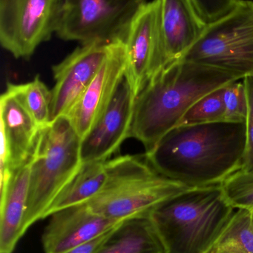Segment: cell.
<instances>
[{
  "label": "cell",
  "instance_id": "5bb4252c",
  "mask_svg": "<svg viewBox=\"0 0 253 253\" xmlns=\"http://www.w3.org/2000/svg\"><path fill=\"white\" fill-rule=\"evenodd\" d=\"M1 143L7 149L8 171L29 159L40 129L25 106L16 84L8 83L0 98Z\"/></svg>",
  "mask_w": 253,
  "mask_h": 253
},
{
  "label": "cell",
  "instance_id": "83f0119b",
  "mask_svg": "<svg viewBox=\"0 0 253 253\" xmlns=\"http://www.w3.org/2000/svg\"><path fill=\"white\" fill-rule=\"evenodd\" d=\"M141 1H144V2H146V1H147V0H141Z\"/></svg>",
  "mask_w": 253,
  "mask_h": 253
},
{
  "label": "cell",
  "instance_id": "ac0fdd59",
  "mask_svg": "<svg viewBox=\"0 0 253 253\" xmlns=\"http://www.w3.org/2000/svg\"><path fill=\"white\" fill-rule=\"evenodd\" d=\"M96 253H163L147 218L123 221Z\"/></svg>",
  "mask_w": 253,
  "mask_h": 253
},
{
  "label": "cell",
  "instance_id": "9a60e30c",
  "mask_svg": "<svg viewBox=\"0 0 253 253\" xmlns=\"http://www.w3.org/2000/svg\"><path fill=\"white\" fill-rule=\"evenodd\" d=\"M164 68L180 60L196 42L206 23L192 0H160Z\"/></svg>",
  "mask_w": 253,
  "mask_h": 253
},
{
  "label": "cell",
  "instance_id": "9c48e42d",
  "mask_svg": "<svg viewBox=\"0 0 253 253\" xmlns=\"http://www.w3.org/2000/svg\"><path fill=\"white\" fill-rule=\"evenodd\" d=\"M123 43L125 77L137 97L147 81L164 68L160 0L147 1L140 7Z\"/></svg>",
  "mask_w": 253,
  "mask_h": 253
},
{
  "label": "cell",
  "instance_id": "d4e9b609",
  "mask_svg": "<svg viewBox=\"0 0 253 253\" xmlns=\"http://www.w3.org/2000/svg\"><path fill=\"white\" fill-rule=\"evenodd\" d=\"M206 24L225 14L237 0H192Z\"/></svg>",
  "mask_w": 253,
  "mask_h": 253
},
{
  "label": "cell",
  "instance_id": "e0dca14e",
  "mask_svg": "<svg viewBox=\"0 0 253 253\" xmlns=\"http://www.w3.org/2000/svg\"><path fill=\"white\" fill-rule=\"evenodd\" d=\"M107 176L106 162L83 163L75 176L53 201L45 218L65 208L87 204L102 190Z\"/></svg>",
  "mask_w": 253,
  "mask_h": 253
},
{
  "label": "cell",
  "instance_id": "8992f818",
  "mask_svg": "<svg viewBox=\"0 0 253 253\" xmlns=\"http://www.w3.org/2000/svg\"><path fill=\"white\" fill-rule=\"evenodd\" d=\"M180 60L227 71L241 79L253 77V1L237 0L225 14L206 24Z\"/></svg>",
  "mask_w": 253,
  "mask_h": 253
},
{
  "label": "cell",
  "instance_id": "484cf974",
  "mask_svg": "<svg viewBox=\"0 0 253 253\" xmlns=\"http://www.w3.org/2000/svg\"><path fill=\"white\" fill-rule=\"evenodd\" d=\"M115 228L113 229L111 231L107 232V233L101 235V236L93 239V240L89 241L86 243L79 245V246L71 248V249L68 250L65 252L61 253H96L101 249V247L104 245V243L108 240V238L110 237Z\"/></svg>",
  "mask_w": 253,
  "mask_h": 253
},
{
  "label": "cell",
  "instance_id": "7402d4cb",
  "mask_svg": "<svg viewBox=\"0 0 253 253\" xmlns=\"http://www.w3.org/2000/svg\"><path fill=\"white\" fill-rule=\"evenodd\" d=\"M221 187L235 209H253V172L239 169L228 177Z\"/></svg>",
  "mask_w": 253,
  "mask_h": 253
},
{
  "label": "cell",
  "instance_id": "ffe728a7",
  "mask_svg": "<svg viewBox=\"0 0 253 253\" xmlns=\"http://www.w3.org/2000/svg\"><path fill=\"white\" fill-rule=\"evenodd\" d=\"M25 106L40 129L51 124L52 93L46 84L37 77L24 84H16Z\"/></svg>",
  "mask_w": 253,
  "mask_h": 253
},
{
  "label": "cell",
  "instance_id": "cb8c5ba5",
  "mask_svg": "<svg viewBox=\"0 0 253 253\" xmlns=\"http://www.w3.org/2000/svg\"><path fill=\"white\" fill-rule=\"evenodd\" d=\"M248 99V112L246 120V147L240 170L253 172V77L244 78Z\"/></svg>",
  "mask_w": 253,
  "mask_h": 253
},
{
  "label": "cell",
  "instance_id": "7c38bea8",
  "mask_svg": "<svg viewBox=\"0 0 253 253\" xmlns=\"http://www.w3.org/2000/svg\"><path fill=\"white\" fill-rule=\"evenodd\" d=\"M126 73L123 40L113 42L101 69L67 117L81 140L109 105Z\"/></svg>",
  "mask_w": 253,
  "mask_h": 253
},
{
  "label": "cell",
  "instance_id": "2e32d148",
  "mask_svg": "<svg viewBox=\"0 0 253 253\" xmlns=\"http://www.w3.org/2000/svg\"><path fill=\"white\" fill-rule=\"evenodd\" d=\"M31 167L30 156L22 166L0 181V253H13L25 235Z\"/></svg>",
  "mask_w": 253,
  "mask_h": 253
},
{
  "label": "cell",
  "instance_id": "277c9868",
  "mask_svg": "<svg viewBox=\"0 0 253 253\" xmlns=\"http://www.w3.org/2000/svg\"><path fill=\"white\" fill-rule=\"evenodd\" d=\"M102 190L86 205L117 221L148 218L157 207L189 189L160 175L144 156L125 155L106 161Z\"/></svg>",
  "mask_w": 253,
  "mask_h": 253
},
{
  "label": "cell",
  "instance_id": "ba28073f",
  "mask_svg": "<svg viewBox=\"0 0 253 253\" xmlns=\"http://www.w3.org/2000/svg\"><path fill=\"white\" fill-rule=\"evenodd\" d=\"M63 0H0V43L16 59H29L56 34Z\"/></svg>",
  "mask_w": 253,
  "mask_h": 253
},
{
  "label": "cell",
  "instance_id": "3957f363",
  "mask_svg": "<svg viewBox=\"0 0 253 253\" xmlns=\"http://www.w3.org/2000/svg\"><path fill=\"white\" fill-rule=\"evenodd\" d=\"M235 210L218 184L187 189L147 218L163 253H212Z\"/></svg>",
  "mask_w": 253,
  "mask_h": 253
},
{
  "label": "cell",
  "instance_id": "52a82bcc",
  "mask_svg": "<svg viewBox=\"0 0 253 253\" xmlns=\"http://www.w3.org/2000/svg\"><path fill=\"white\" fill-rule=\"evenodd\" d=\"M141 0H63L56 35L61 40L111 43L123 40Z\"/></svg>",
  "mask_w": 253,
  "mask_h": 253
},
{
  "label": "cell",
  "instance_id": "4316f807",
  "mask_svg": "<svg viewBox=\"0 0 253 253\" xmlns=\"http://www.w3.org/2000/svg\"><path fill=\"white\" fill-rule=\"evenodd\" d=\"M251 212H252V219H253V209L251 210Z\"/></svg>",
  "mask_w": 253,
  "mask_h": 253
},
{
  "label": "cell",
  "instance_id": "30bf717a",
  "mask_svg": "<svg viewBox=\"0 0 253 253\" xmlns=\"http://www.w3.org/2000/svg\"><path fill=\"white\" fill-rule=\"evenodd\" d=\"M111 43L81 44L53 67L51 123L69 114L105 62Z\"/></svg>",
  "mask_w": 253,
  "mask_h": 253
},
{
  "label": "cell",
  "instance_id": "5b68a950",
  "mask_svg": "<svg viewBox=\"0 0 253 253\" xmlns=\"http://www.w3.org/2000/svg\"><path fill=\"white\" fill-rule=\"evenodd\" d=\"M81 138L62 117L40 130L31 153L28 205L23 231L44 219L53 201L83 165Z\"/></svg>",
  "mask_w": 253,
  "mask_h": 253
},
{
  "label": "cell",
  "instance_id": "603a6c76",
  "mask_svg": "<svg viewBox=\"0 0 253 253\" xmlns=\"http://www.w3.org/2000/svg\"><path fill=\"white\" fill-rule=\"evenodd\" d=\"M225 114L224 121L246 123L248 99L244 79L236 80L223 87Z\"/></svg>",
  "mask_w": 253,
  "mask_h": 253
},
{
  "label": "cell",
  "instance_id": "8fae6325",
  "mask_svg": "<svg viewBox=\"0 0 253 253\" xmlns=\"http://www.w3.org/2000/svg\"><path fill=\"white\" fill-rule=\"evenodd\" d=\"M135 100L133 90L124 77L105 112L81 140L83 163L106 162L129 138Z\"/></svg>",
  "mask_w": 253,
  "mask_h": 253
},
{
  "label": "cell",
  "instance_id": "d6986e66",
  "mask_svg": "<svg viewBox=\"0 0 253 253\" xmlns=\"http://www.w3.org/2000/svg\"><path fill=\"white\" fill-rule=\"evenodd\" d=\"M236 210L212 253H253L252 212Z\"/></svg>",
  "mask_w": 253,
  "mask_h": 253
},
{
  "label": "cell",
  "instance_id": "6da1fadb",
  "mask_svg": "<svg viewBox=\"0 0 253 253\" xmlns=\"http://www.w3.org/2000/svg\"><path fill=\"white\" fill-rule=\"evenodd\" d=\"M246 123L178 126L145 156L157 172L189 188L221 184L241 169Z\"/></svg>",
  "mask_w": 253,
  "mask_h": 253
},
{
  "label": "cell",
  "instance_id": "4fadbf2b",
  "mask_svg": "<svg viewBox=\"0 0 253 253\" xmlns=\"http://www.w3.org/2000/svg\"><path fill=\"white\" fill-rule=\"evenodd\" d=\"M51 217L42 237L45 253L65 252L111 231L123 222L94 212L86 204L65 208Z\"/></svg>",
  "mask_w": 253,
  "mask_h": 253
},
{
  "label": "cell",
  "instance_id": "44dd1931",
  "mask_svg": "<svg viewBox=\"0 0 253 253\" xmlns=\"http://www.w3.org/2000/svg\"><path fill=\"white\" fill-rule=\"evenodd\" d=\"M224 114L225 108L223 100L222 87L207 93L192 105L178 126L222 122L224 121Z\"/></svg>",
  "mask_w": 253,
  "mask_h": 253
},
{
  "label": "cell",
  "instance_id": "7a4b0ae2",
  "mask_svg": "<svg viewBox=\"0 0 253 253\" xmlns=\"http://www.w3.org/2000/svg\"><path fill=\"white\" fill-rule=\"evenodd\" d=\"M240 79L183 60L168 65L151 77L137 96L129 138L141 141L150 151L199 99Z\"/></svg>",
  "mask_w": 253,
  "mask_h": 253
}]
</instances>
